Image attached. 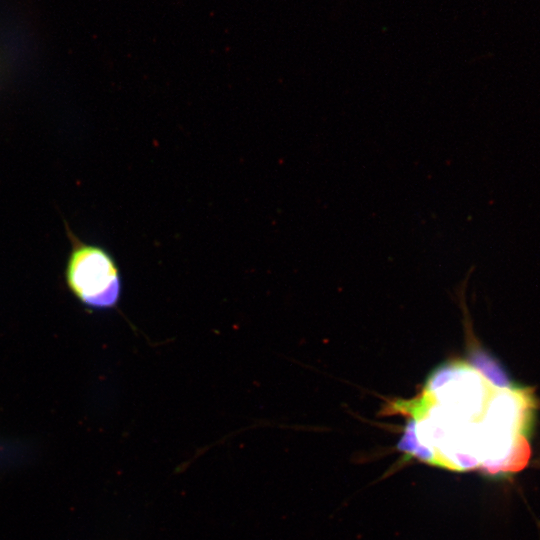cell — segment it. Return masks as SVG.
I'll list each match as a JSON object with an SVG mask.
<instances>
[{
	"label": "cell",
	"mask_w": 540,
	"mask_h": 540,
	"mask_svg": "<svg viewBox=\"0 0 540 540\" xmlns=\"http://www.w3.org/2000/svg\"><path fill=\"white\" fill-rule=\"evenodd\" d=\"M529 389L511 388L487 359L454 360L430 374L421 391L385 412L405 417L398 448L445 469L512 470L528 456L524 431L536 407Z\"/></svg>",
	"instance_id": "obj_1"
},
{
	"label": "cell",
	"mask_w": 540,
	"mask_h": 540,
	"mask_svg": "<svg viewBox=\"0 0 540 540\" xmlns=\"http://www.w3.org/2000/svg\"><path fill=\"white\" fill-rule=\"evenodd\" d=\"M69 238L72 248L65 268L69 291L87 309H117L123 279L116 259L102 246L83 242L72 233Z\"/></svg>",
	"instance_id": "obj_2"
}]
</instances>
